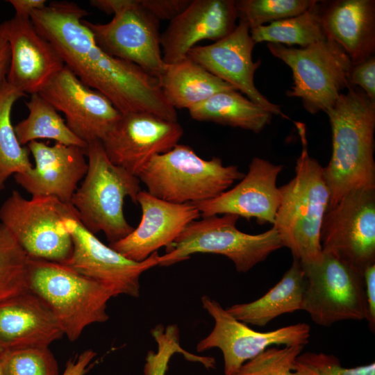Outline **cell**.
I'll return each mask as SVG.
<instances>
[{
  "instance_id": "1",
  "label": "cell",
  "mask_w": 375,
  "mask_h": 375,
  "mask_svg": "<svg viewBox=\"0 0 375 375\" xmlns=\"http://www.w3.org/2000/svg\"><path fill=\"white\" fill-rule=\"evenodd\" d=\"M88 12L77 3L53 1L33 11L36 31L56 49L65 66L83 83L106 97L122 113L148 112L178 121L159 79L134 63L106 53L83 19Z\"/></svg>"
},
{
  "instance_id": "2",
  "label": "cell",
  "mask_w": 375,
  "mask_h": 375,
  "mask_svg": "<svg viewBox=\"0 0 375 375\" xmlns=\"http://www.w3.org/2000/svg\"><path fill=\"white\" fill-rule=\"evenodd\" d=\"M325 112L332 131L331 157L323 169L331 208L352 191L375 190V101L349 87Z\"/></svg>"
},
{
  "instance_id": "3",
  "label": "cell",
  "mask_w": 375,
  "mask_h": 375,
  "mask_svg": "<svg viewBox=\"0 0 375 375\" xmlns=\"http://www.w3.org/2000/svg\"><path fill=\"white\" fill-rule=\"evenodd\" d=\"M295 124L302 149L294 176L279 188L281 200L272 226L283 247L288 248L293 258L304 266L322 258L320 231L328 208L330 192L324 167L308 153L305 125Z\"/></svg>"
},
{
  "instance_id": "4",
  "label": "cell",
  "mask_w": 375,
  "mask_h": 375,
  "mask_svg": "<svg viewBox=\"0 0 375 375\" xmlns=\"http://www.w3.org/2000/svg\"><path fill=\"white\" fill-rule=\"evenodd\" d=\"M88 171L70 204L83 226L93 234L102 231L110 243L127 236L134 228L124 217V199L137 203L139 178L114 165L101 141L88 144Z\"/></svg>"
},
{
  "instance_id": "5",
  "label": "cell",
  "mask_w": 375,
  "mask_h": 375,
  "mask_svg": "<svg viewBox=\"0 0 375 375\" xmlns=\"http://www.w3.org/2000/svg\"><path fill=\"white\" fill-rule=\"evenodd\" d=\"M244 174L222 160H205L189 146L177 144L156 155L138 177L151 195L175 203H196L217 197Z\"/></svg>"
},
{
  "instance_id": "6",
  "label": "cell",
  "mask_w": 375,
  "mask_h": 375,
  "mask_svg": "<svg viewBox=\"0 0 375 375\" xmlns=\"http://www.w3.org/2000/svg\"><path fill=\"white\" fill-rule=\"evenodd\" d=\"M28 283L29 290L48 306L72 342L88 326L108 319L111 291L63 264L29 257Z\"/></svg>"
},
{
  "instance_id": "7",
  "label": "cell",
  "mask_w": 375,
  "mask_h": 375,
  "mask_svg": "<svg viewBox=\"0 0 375 375\" xmlns=\"http://www.w3.org/2000/svg\"><path fill=\"white\" fill-rule=\"evenodd\" d=\"M239 217L231 214L212 215L190 223L160 256L158 266H169L197 253L227 257L238 272H247L283 247L277 231L272 226L259 234L238 230Z\"/></svg>"
},
{
  "instance_id": "8",
  "label": "cell",
  "mask_w": 375,
  "mask_h": 375,
  "mask_svg": "<svg viewBox=\"0 0 375 375\" xmlns=\"http://www.w3.org/2000/svg\"><path fill=\"white\" fill-rule=\"evenodd\" d=\"M270 53L292 72L293 85L286 94L299 98L310 114L327 111L342 91L350 87L352 62L344 50L327 38L306 47L267 43Z\"/></svg>"
},
{
  "instance_id": "9",
  "label": "cell",
  "mask_w": 375,
  "mask_h": 375,
  "mask_svg": "<svg viewBox=\"0 0 375 375\" xmlns=\"http://www.w3.org/2000/svg\"><path fill=\"white\" fill-rule=\"evenodd\" d=\"M73 212L56 197L26 199L13 190L0 208V219L30 258L63 264L73 251L64 220Z\"/></svg>"
},
{
  "instance_id": "10",
  "label": "cell",
  "mask_w": 375,
  "mask_h": 375,
  "mask_svg": "<svg viewBox=\"0 0 375 375\" xmlns=\"http://www.w3.org/2000/svg\"><path fill=\"white\" fill-rule=\"evenodd\" d=\"M100 8L113 15L109 22L83 19L97 44L108 54L134 63L158 78L166 65L160 46V21L142 6L140 0H103Z\"/></svg>"
},
{
  "instance_id": "11",
  "label": "cell",
  "mask_w": 375,
  "mask_h": 375,
  "mask_svg": "<svg viewBox=\"0 0 375 375\" xmlns=\"http://www.w3.org/2000/svg\"><path fill=\"white\" fill-rule=\"evenodd\" d=\"M322 254L319 262L301 265L306 278L302 310L315 324L326 327L366 319L363 274L333 256Z\"/></svg>"
},
{
  "instance_id": "12",
  "label": "cell",
  "mask_w": 375,
  "mask_h": 375,
  "mask_svg": "<svg viewBox=\"0 0 375 375\" xmlns=\"http://www.w3.org/2000/svg\"><path fill=\"white\" fill-rule=\"evenodd\" d=\"M323 253L330 254L362 274L375 264V190L345 195L326 212L320 231Z\"/></svg>"
},
{
  "instance_id": "13",
  "label": "cell",
  "mask_w": 375,
  "mask_h": 375,
  "mask_svg": "<svg viewBox=\"0 0 375 375\" xmlns=\"http://www.w3.org/2000/svg\"><path fill=\"white\" fill-rule=\"evenodd\" d=\"M204 309L214 319L212 331L199 342L197 350L204 351L219 349L224 357V374L232 375L247 361L272 346L306 345L310 335V327L306 323L267 331L253 330L233 316L217 301L207 295L201 297Z\"/></svg>"
},
{
  "instance_id": "14",
  "label": "cell",
  "mask_w": 375,
  "mask_h": 375,
  "mask_svg": "<svg viewBox=\"0 0 375 375\" xmlns=\"http://www.w3.org/2000/svg\"><path fill=\"white\" fill-rule=\"evenodd\" d=\"M64 222L72 239L73 251L63 265L106 286L113 297L121 294L138 297L140 276L158 265V251L143 261L135 262L104 244L87 230L77 218L74 209Z\"/></svg>"
},
{
  "instance_id": "15",
  "label": "cell",
  "mask_w": 375,
  "mask_h": 375,
  "mask_svg": "<svg viewBox=\"0 0 375 375\" xmlns=\"http://www.w3.org/2000/svg\"><path fill=\"white\" fill-rule=\"evenodd\" d=\"M183 135L178 122L135 112L122 114L101 143L114 165L138 176L151 158L172 149Z\"/></svg>"
},
{
  "instance_id": "16",
  "label": "cell",
  "mask_w": 375,
  "mask_h": 375,
  "mask_svg": "<svg viewBox=\"0 0 375 375\" xmlns=\"http://www.w3.org/2000/svg\"><path fill=\"white\" fill-rule=\"evenodd\" d=\"M38 94L65 115L69 129L88 144L101 142L122 115L106 97L65 66Z\"/></svg>"
},
{
  "instance_id": "17",
  "label": "cell",
  "mask_w": 375,
  "mask_h": 375,
  "mask_svg": "<svg viewBox=\"0 0 375 375\" xmlns=\"http://www.w3.org/2000/svg\"><path fill=\"white\" fill-rule=\"evenodd\" d=\"M255 44L247 24L239 21L231 34L210 44L194 47L187 56L272 115L288 119L280 106L269 101L255 85L254 74L261 65L260 60H252Z\"/></svg>"
},
{
  "instance_id": "18",
  "label": "cell",
  "mask_w": 375,
  "mask_h": 375,
  "mask_svg": "<svg viewBox=\"0 0 375 375\" xmlns=\"http://www.w3.org/2000/svg\"><path fill=\"white\" fill-rule=\"evenodd\" d=\"M0 34L10 49L6 81L26 95L38 94L65 67L56 49L36 31L30 17L15 15L0 24Z\"/></svg>"
},
{
  "instance_id": "19",
  "label": "cell",
  "mask_w": 375,
  "mask_h": 375,
  "mask_svg": "<svg viewBox=\"0 0 375 375\" xmlns=\"http://www.w3.org/2000/svg\"><path fill=\"white\" fill-rule=\"evenodd\" d=\"M283 167L255 157L236 185L215 198L194 204L203 217L231 214L273 225L281 200L276 181Z\"/></svg>"
},
{
  "instance_id": "20",
  "label": "cell",
  "mask_w": 375,
  "mask_h": 375,
  "mask_svg": "<svg viewBox=\"0 0 375 375\" xmlns=\"http://www.w3.org/2000/svg\"><path fill=\"white\" fill-rule=\"evenodd\" d=\"M142 215L139 225L127 236L109 246L126 258L141 262L162 247H167L201 213L192 203H175L146 190L137 197Z\"/></svg>"
},
{
  "instance_id": "21",
  "label": "cell",
  "mask_w": 375,
  "mask_h": 375,
  "mask_svg": "<svg viewBox=\"0 0 375 375\" xmlns=\"http://www.w3.org/2000/svg\"><path fill=\"white\" fill-rule=\"evenodd\" d=\"M237 19L233 0H192L160 33L165 63L185 58L203 40L216 42L226 37L235 28Z\"/></svg>"
},
{
  "instance_id": "22",
  "label": "cell",
  "mask_w": 375,
  "mask_h": 375,
  "mask_svg": "<svg viewBox=\"0 0 375 375\" xmlns=\"http://www.w3.org/2000/svg\"><path fill=\"white\" fill-rule=\"evenodd\" d=\"M35 165L14 175L15 181L32 197H53L70 204L78 184L85 176V149L56 142L53 146L36 141L27 144Z\"/></svg>"
},
{
  "instance_id": "23",
  "label": "cell",
  "mask_w": 375,
  "mask_h": 375,
  "mask_svg": "<svg viewBox=\"0 0 375 375\" xmlns=\"http://www.w3.org/2000/svg\"><path fill=\"white\" fill-rule=\"evenodd\" d=\"M63 335L52 311L31 290L0 303V344L6 351L49 347Z\"/></svg>"
},
{
  "instance_id": "24",
  "label": "cell",
  "mask_w": 375,
  "mask_h": 375,
  "mask_svg": "<svg viewBox=\"0 0 375 375\" xmlns=\"http://www.w3.org/2000/svg\"><path fill=\"white\" fill-rule=\"evenodd\" d=\"M320 15L326 38L337 43L358 63L375 52V1L338 0L320 3Z\"/></svg>"
},
{
  "instance_id": "25",
  "label": "cell",
  "mask_w": 375,
  "mask_h": 375,
  "mask_svg": "<svg viewBox=\"0 0 375 375\" xmlns=\"http://www.w3.org/2000/svg\"><path fill=\"white\" fill-rule=\"evenodd\" d=\"M306 285L303 269L294 259L282 278L262 297L250 303L233 305L226 310L242 323L265 326L282 314L302 310Z\"/></svg>"
},
{
  "instance_id": "26",
  "label": "cell",
  "mask_w": 375,
  "mask_h": 375,
  "mask_svg": "<svg viewBox=\"0 0 375 375\" xmlns=\"http://www.w3.org/2000/svg\"><path fill=\"white\" fill-rule=\"evenodd\" d=\"M158 79L166 100L175 110H189L219 92L236 90L188 56L166 64Z\"/></svg>"
},
{
  "instance_id": "27",
  "label": "cell",
  "mask_w": 375,
  "mask_h": 375,
  "mask_svg": "<svg viewBox=\"0 0 375 375\" xmlns=\"http://www.w3.org/2000/svg\"><path fill=\"white\" fill-rule=\"evenodd\" d=\"M197 121L260 132L268 125L272 113L255 103L236 90L219 92L189 110Z\"/></svg>"
},
{
  "instance_id": "28",
  "label": "cell",
  "mask_w": 375,
  "mask_h": 375,
  "mask_svg": "<svg viewBox=\"0 0 375 375\" xmlns=\"http://www.w3.org/2000/svg\"><path fill=\"white\" fill-rule=\"evenodd\" d=\"M26 105L28 117L14 126L21 145L38 139H50L57 143L77 146L86 150L88 144L69 129L58 111L39 94L31 95Z\"/></svg>"
},
{
  "instance_id": "29",
  "label": "cell",
  "mask_w": 375,
  "mask_h": 375,
  "mask_svg": "<svg viewBox=\"0 0 375 375\" xmlns=\"http://www.w3.org/2000/svg\"><path fill=\"white\" fill-rule=\"evenodd\" d=\"M318 2L299 15L250 29L251 38L256 44H297L301 48L326 39Z\"/></svg>"
},
{
  "instance_id": "30",
  "label": "cell",
  "mask_w": 375,
  "mask_h": 375,
  "mask_svg": "<svg viewBox=\"0 0 375 375\" xmlns=\"http://www.w3.org/2000/svg\"><path fill=\"white\" fill-rule=\"evenodd\" d=\"M24 96L6 80L0 86V191L12 174L26 172L33 166L29 149L20 144L10 119L14 103Z\"/></svg>"
},
{
  "instance_id": "31",
  "label": "cell",
  "mask_w": 375,
  "mask_h": 375,
  "mask_svg": "<svg viewBox=\"0 0 375 375\" xmlns=\"http://www.w3.org/2000/svg\"><path fill=\"white\" fill-rule=\"evenodd\" d=\"M29 256L0 223V303L28 291Z\"/></svg>"
},
{
  "instance_id": "32",
  "label": "cell",
  "mask_w": 375,
  "mask_h": 375,
  "mask_svg": "<svg viewBox=\"0 0 375 375\" xmlns=\"http://www.w3.org/2000/svg\"><path fill=\"white\" fill-rule=\"evenodd\" d=\"M303 347H270L244 362L232 375H316L296 360Z\"/></svg>"
},
{
  "instance_id": "33",
  "label": "cell",
  "mask_w": 375,
  "mask_h": 375,
  "mask_svg": "<svg viewBox=\"0 0 375 375\" xmlns=\"http://www.w3.org/2000/svg\"><path fill=\"white\" fill-rule=\"evenodd\" d=\"M316 0H238V19L249 28L299 15L314 6Z\"/></svg>"
},
{
  "instance_id": "34",
  "label": "cell",
  "mask_w": 375,
  "mask_h": 375,
  "mask_svg": "<svg viewBox=\"0 0 375 375\" xmlns=\"http://www.w3.org/2000/svg\"><path fill=\"white\" fill-rule=\"evenodd\" d=\"M3 375H58V365L49 347L7 350L1 358Z\"/></svg>"
},
{
  "instance_id": "35",
  "label": "cell",
  "mask_w": 375,
  "mask_h": 375,
  "mask_svg": "<svg viewBox=\"0 0 375 375\" xmlns=\"http://www.w3.org/2000/svg\"><path fill=\"white\" fill-rule=\"evenodd\" d=\"M296 360L316 375H375L374 362L353 368H345L333 355L312 352L299 354Z\"/></svg>"
},
{
  "instance_id": "36",
  "label": "cell",
  "mask_w": 375,
  "mask_h": 375,
  "mask_svg": "<svg viewBox=\"0 0 375 375\" xmlns=\"http://www.w3.org/2000/svg\"><path fill=\"white\" fill-rule=\"evenodd\" d=\"M349 83L350 87L358 86L371 100L375 101L374 55L358 63L352 64Z\"/></svg>"
},
{
  "instance_id": "37",
  "label": "cell",
  "mask_w": 375,
  "mask_h": 375,
  "mask_svg": "<svg viewBox=\"0 0 375 375\" xmlns=\"http://www.w3.org/2000/svg\"><path fill=\"white\" fill-rule=\"evenodd\" d=\"M192 0H140L148 12L160 22L171 21L190 3Z\"/></svg>"
},
{
  "instance_id": "38",
  "label": "cell",
  "mask_w": 375,
  "mask_h": 375,
  "mask_svg": "<svg viewBox=\"0 0 375 375\" xmlns=\"http://www.w3.org/2000/svg\"><path fill=\"white\" fill-rule=\"evenodd\" d=\"M367 301V317L372 331L375 328V264L367 267L363 272Z\"/></svg>"
},
{
  "instance_id": "39",
  "label": "cell",
  "mask_w": 375,
  "mask_h": 375,
  "mask_svg": "<svg viewBox=\"0 0 375 375\" xmlns=\"http://www.w3.org/2000/svg\"><path fill=\"white\" fill-rule=\"evenodd\" d=\"M95 356L96 353L92 350H85L76 358L67 362L62 375H85Z\"/></svg>"
},
{
  "instance_id": "40",
  "label": "cell",
  "mask_w": 375,
  "mask_h": 375,
  "mask_svg": "<svg viewBox=\"0 0 375 375\" xmlns=\"http://www.w3.org/2000/svg\"><path fill=\"white\" fill-rule=\"evenodd\" d=\"M8 2L14 8L15 15L24 17H30L33 11L47 5L45 0H9Z\"/></svg>"
},
{
  "instance_id": "41",
  "label": "cell",
  "mask_w": 375,
  "mask_h": 375,
  "mask_svg": "<svg viewBox=\"0 0 375 375\" xmlns=\"http://www.w3.org/2000/svg\"><path fill=\"white\" fill-rule=\"evenodd\" d=\"M10 64L8 42L0 34V86L6 80Z\"/></svg>"
},
{
  "instance_id": "42",
  "label": "cell",
  "mask_w": 375,
  "mask_h": 375,
  "mask_svg": "<svg viewBox=\"0 0 375 375\" xmlns=\"http://www.w3.org/2000/svg\"><path fill=\"white\" fill-rule=\"evenodd\" d=\"M6 349H4L2 346L0 344V358L2 357L3 353L6 352Z\"/></svg>"
},
{
  "instance_id": "43",
  "label": "cell",
  "mask_w": 375,
  "mask_h": 375,
  "mask_svg": "<svg viewBox=\"0 0 375 375\" xmlns=\"http://www.w3.org/2000/svg\"><path fill=\"white\" fill-rule=\"evenodd\" d=\"M1 358H0V375H3L2 371H1Z\"/></svg>"
}]
</instances>
